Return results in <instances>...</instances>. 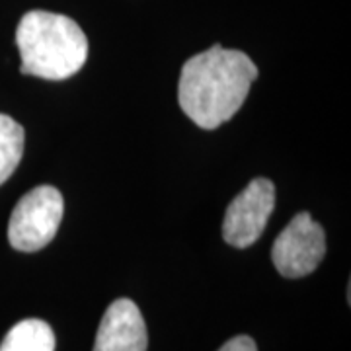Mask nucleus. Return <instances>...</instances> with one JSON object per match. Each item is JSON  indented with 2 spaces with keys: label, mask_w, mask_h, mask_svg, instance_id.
Here are the masks:
<instances>
[{
  "label": "nucleus",
  "mask_w": 351,
  "mask_h": 351,
  "mask_svg": "<svg viewBox=\"0 0 351 351\" xmlns=\"http://www.w3.org/2000/svg\"><path fill=\"white\" fill-rule=\"evenodd\" d=\"M326 254L324 228L308 213L291 219L271 248V260L283 277L299 279L313 274Z\"/></svg>",
  "instance_id": "4"
},
{
  "label": "nucleus",
  "mask_w": 351,
  "mask_h": 351,
  "mask_svg": "<svg viewBox=\"0 0 351 351\" xmlns=\"http://www.w3.org/2000/svg\"><path fill=\"white\" fill-rule=\"evenodd\" d=\"M258 76L246 53L213 45L182 66L178 100L184 113L201 129H217L242 108Z\"/></svg>",
  "instance_id": "1"
},
{
  "label": "nucleus",
  "mask_w": 351,
  "mask_h": 351,
  "mask_svg": "<svg viewBox=\"0 0 351 351\" xmlns=\"http://www.w3.org/2000/svg\"><path fill=\"white\" fill-rule=\"evenodd\" d=\"M16 45L22 73L45 80H64L76 75L88 59V39L69 16L32 10L20 20Z\"/></svg>",
  "instance_id": "2"
},
{
  "label": "nucleus",
  "mask_w": 351,
  "mask_h": 351,
  "mask_svg": "<svg viewBox=\"0 0 351 351\" xmlns=\"http://www.w3.org/2000/svg\"><path fill=\"white\" fill-rule=\"evenodd\" d=\"M0 351H55V334L47 322L27 318L10 328Z\"/></svg>",
  "instance_id": "7"
},
{
  "label": "nucleus",
  "mask_w": 351,
  "mask_h": 351,
  "mask_svg": "<svg viewBox=\"0 0 351 351\" xmlns=\"http://www.w3.org/2000/svg\"><path fill=\"white\" fill-rule=\"evenodd\" d=\"M219 351H258V348L250 336H237V338L228 339Z\"/></svg>",
  "instance_id": "9"
},
{
  "label": "nucleus",
  "mask_w": 351,
  "mask_h": 351,
  "mask_svg": "<svg viewBox=\"0 0 351 351\" xmlns=\"http://www.w3.org/2000/svg\"><path fill=\"white\" fill-rule=\"evenodd\" d=\"M147 324L131 299L113 301L101 318L94 351H147Z\"/></svg>",
  "instance_id": "6"
},
{
  "label": "nucleus",
  "mask_w": 351,
  "mask_h": 351,
  "mask_svg": "<svg viewBox=\"0 0 351 351\" xmlns=\"http://www.w3.org/2000/svg\"><path fill=\"white\" fill-rule=\"evenodd\" d=\"M25 131L16 119L0 113V186L14 174L22 160Z\"/></svg>",
  "instance_id": "8"
},
{
  "label": "nucleus",
  "mask_w": 351,
  "mask_h": 351,
  "mask_svg": "<svg viewBox=\"0 0 351 351\" xmlns=\"http://www.w3.org/2000/svg\"><path fill=\"white\" fill-rule=\"evenodd\" d=\"M276 207V186L267 178H256L226 207L223 239L234 248H248L262 237Z\"/></svg>",
  "instance_id": "5"
},
{
  "label": "nucleus",
  "mask_w": 351,
  "mask_h": 351,
  "mask_svg": "<svg viewBox=\"0 0 351 351\" xmlns=\"http://www.w3.org/2000/svg\"><path fill=\"white\" fill-rule=\"evenodd\" d=\"M64 201L53 186L27 191L14 207L8 223V240L14 250L38 252L55 239L63 221Z\"/></svg>",
  "instance_id": "3"
}]
</instances>
